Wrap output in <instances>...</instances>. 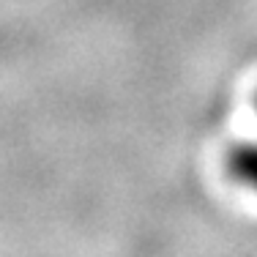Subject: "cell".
Returning <instances> with one entry per match:
<instances>
[{
	"mask_svg": "<svg viewBox=\"0 0 257 257\" xmlns=\"http://www.w3.org/2000/svg\"><path fill=\"white\" fill-rule=\"evenodd\" d=\"M254 109H257V99H254Z\"/></svg>",
	"mask_w": 257,
	"mask_h": 257,
	"instance_id": "7a4b0ae2",
	"label": "cell"
},
{
	"mask_svg": "<svg viewBox=\"0 0 257 257\" xmlns=\"http://www.w3.org/2000/svg\"><path fill=\"white\" fill-rule=\"evenodd\" d=\"M224 164H227V173L232 181L257 192V143L232 145L224 156Z\"/></svg>",
	"mask_w": 257,
	"mask_h": 257,
	"instance_id": "6da1fadb",
	"label": "cell"
}]
</instances>
